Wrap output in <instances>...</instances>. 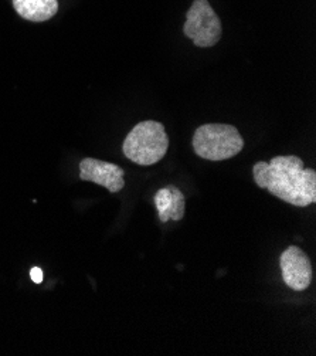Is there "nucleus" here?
Masks as SVG:
<instances>
[{"instance_id": "obj_1", "label": "nucleus", "mask_w": 316, "mask_h": 356, "mask_svg": "<svg viewBox=\"0 0 316 356\" xmlns=\"http://www.w3.org/2000/svg\"><path fill=\"white\" fill-rule=\"evenodd\" d=\"M253 175L261 189L292 206L306 207L316 202V172L305 169L302 159L295 155L257 162Z\"/></svg>"}, {"instance_id": "obj_2", "label": "nucleus", "mask_w": 316, "mask_h": 356, "mask_svg": "<svg viewBox=\"0 0 316 356\" xmlns=\"http://www.w3.org/2000/svg\"><path fill=\"white\" fill-rule=\"evenodd\" d=\"M169 138L165 127L156 121H142L136 124L126 135L122 151L124 155L142 166H149L166 155Z\"/></svg>"}, {"instance_id": "obj_3", "label": "nucleus", "mask_w": 316, "mask_h": 356, "mask_svg": "<svg viewBox=\"0 0 316 356\" xmlns=\"http://www.w3.org/2000/svg\"><path fill=\"white\" fill-rule=\"evenodd\" d=\"M192 144L196 155L219 162L238 155L244 148V139L233 125L204 124L196 129Z\"/></svg>"}, {"instance_id": "obj_4", "label": "nucleus", "mask_w": 316, "mask_h": 356, "mask_svg": "<svg viewBox=\"0 0 316 356\" xmlns=\"http://www.w3.org/2000/svg\"><path fill=\"white\" fill-rule=\"evenodd\" d=\"M183 33L196 47L216 46L222 39V22L207 0H194L186 15Z\"/></svg>"}, {"instance_id": "obj_5", "label": "nucleus", "mask_w": 316, "mask_h": 356, "mask_svg": "<svg viewBox=\"0 0 316 356\" xmlns=\"http://www.w3.org/2000/svg\"><path fill=\"white\" fill-rule=\"evenodd\" d=\"M283 280L294 291H305L310 286L312 266L302 248L290 245L279 259Z\"/></svg>"}, {"instance_id": "obj_6", "label": "nucleus", "mask_w": 316, "mask_h": 356, "mask_svg": "<svg viewBox=\"0 0 316 356\" xmlns=\"http://www.w3.org/2000/svg\"><path fill=\"white\" fill-rule=\"evenodd\" d=\"M124 169L115 163L85 158L80 163L81 181L92 182L108 189L111 193H118L125 186Z\"/></svg>"}, {"instance_id": "obj_7", "label": "nucleus", "mask_w": 316, "mask_h": 356, "mask_svg": "<svg viewBox=\"0 0 316 356\" xmlns=\"http://www.w3.org/2000/svg\"><path fill=\"white\" fill-rule=\"evenodd\" d=\"M13 8L20 17L42 23L56 16L58 12V0H13Z\"/></svg>"}, {"instance_id": "obj_8", "label": "nucleus", "mask_w": 316, "mask_h": 356, "mask_svg": "<svg viewBox=\"0 0 316 356\" xmlns=\"http://www.w3.org/2000/svg\"><path fill=\"white\" fill-rule=\"evenodd\" d=\"M185 216V195L179 188L169 185V204L166 211V222H179Z\"/></svg>"}, {"instance_id": "obj_9", "label": "nucleus", "mask_w": 316, "mask_h": 356, "mask_svg": "<svg viewBox=\"0 0 316 356\" xmlns=\"http://www.w3.org/2000/svg\"><path fill=\"white\" fill-rule=\"evenodd\" d=\"M30 277H31L33 282H36V284L43 282V271H42V268H39V267H33V268H31V271H30Z\"/></svg>"}]
</instances>
